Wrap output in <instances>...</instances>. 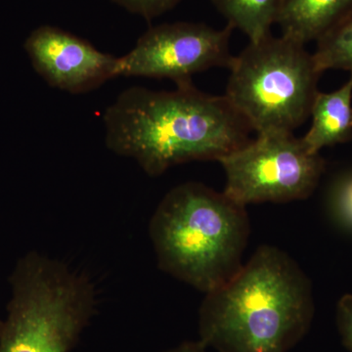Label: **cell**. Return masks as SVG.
I'll list each match as a JSON object with an SVG mask.
<instances>
[{
	"label": "cell",
	"mask_w": 352,
	"mask_h": 352,
	"mask_svg": "<svg viewBox=\"0 0 352 352\" xmlns=\"http://www.w3.org/2000/svg\"><path fill=\"white\" fill-rule=\"evenodd\" d=\"M127 12L151 22L160 16L173 10L183 0H110Z\"/></svg>",
	"instance_id": "obj_13"
},
{
	"label": "cell",
	"mask_w": 352,
	"mask_h": 352,
	"mask_svg": "<svg viewBox=\"0 0 352 352\" xmlns=\"http://www.w3.org/2000/svg\"><path fill=\"white\" fill-rule=\"evenodd\" d=\"M316 43L314 58L321 73L342 69L352 74V15Z\"/></svg>",
	"instance_id": "obj_12"
},
{
	"label": "cell",
	"mask_w": 352,
	"mask_h": 352,
	"mask_svg": "<svg viewBox=\"0 0 352 352\" xmlns=\"http://www.w3.org/2000/svg\"><path fill=\"white\" fill-rule=\"evenodd\" d=\"M164 352H207V346L201 344L200 340L197 342H184L173 349Z\"/></svg>",
	"instance_id": "obj_16"
},
{
	"label": "cell",
	"mask_w": 352,
	"mask_h": 352,
	"mask_svg": "<svg viewBox=\"0 0 352 352\" xmlns=\"http://www.w3.org/2000/svg\"><path fill=\"white\" fill-rule=\"evenodd\" d=\"M32 68L50 87L69 94L94 91L118 78L119 57L55 25H43L24 43Z\"/></svg>",
	"instance_id": "obj_8"
},
{
	"label": "cell",
	"mask_w": 352,
	"mask_h": 352,
	"mask_svg": "<svg viewBox=\"0 0 352 352\" xmlns=\"http://www.w3.org/2000/svg\"><path fill=\"white\" fill-rule=\"evenodd\" d=\"M229 69L224 95L256 133H294L310 117L322 73L305 44L270 34L250 41Z\"/></svg>",
	"instance_id": "obj_5"
},
{
	"label": "cell",
	"mask_w": 352,
	"mask_h": 352,
	"mask_svg": "<svg viewBox=\"0 0 352 352\" xmlns=\"http://www.w3.org/2000/svg\"><path fill=\"white\" fill-rule=\"evenodd\" d=\"M226 176L223 193L243 206L305 200L314 194L326 163L294 133L258 134L219 160Z\"/></svg>",
	"instance_id": "obj_6"
},
{
	"label": "cell",
	"mask_w": 352,
	"mask_h": 352,
	"mask_svg": "<svg viewBox=\"0 0 352 352\" xmlns=\"http://www.w3.org/2000/svg\"><path fill=\"white\" fill-rule=\"evenodd\" d=\"M227 25L244 32L251 43L271 34L277 24L284 0H210Z\"/></svg>",
	"instance_id": "obj_11"
},
{
	"label": "cell",
	"mask_w": 352,
	"mask_h": 352,
	"mask_svg": "<svg viewBox=\"0 0 352 352\" xmlns=\"http://www.w3.org/2000/svg\"><path fill=\"white\" fill-rule=\"evenodd\" d=\"M314 310L302 268L263 245L227 283L206 294L199 340L219 352H288L309 331Z\"/></svg>",
	"instance_id": "obj_2"
},
{
	"label": "cell",
	"mask_w": 352,
	"mask_h": 352,
	"mask_svg": "<svg viewBox=\"0 0 352 352\" xmlns=\"http://www.w3.org/2000/svg\"><path fill=\"white\" fill-rule=\"evenodd\" d=\"M250 234L245 206L200 182L170 190L149 223L159 267L205 294L241 270Z\"/></svg>",
	"instance_id": "obj_3"
},
{
	"label": "cell",
	"mask_w": 352,
	"mask_h": 352,
	"mask_svg": "<svg viewBox=\"0 0 352 352\" xmlns=\"http://www.w3.org/2000/svg\"><path fill=\"white\" fill-rule=\"evenodd\" d=\"M103 122L108 149L153 177L189 162H219L248 144L254 131L226 95L206 94L193 82L170 91L127 88Z\"/></svg>",
	"instance_id": "obj_1"
},
{
	"label": "cell",
	"mask_w": 352,
	"mask_h": 352,
	"mask_svg": "<svg viewBox=\"0 0 352 352\" xmlns=\"http://www.w3.org/2000/svg\"><path fill=\"white\" fill-rule=\"evenodd\" d=\"M233 29H214L204 23L175 22L150 27L135 45L119 57L118 78L170 80L175 85L192 82V76L232 63Z\"/></svg>",
	"instance_id": "obj_7"
},
{
	"label": "cell",
	"mask_w": 352,
	"mask_h": 352,
	"mask_svg": "<svg viewBox=\"0 0 352 352\" xmlns=\"http://www.w3.org/2000/svg\"><path fill=\"white\" fill-rule=\"evenodd\" d=\"M333 206L340 221L352 228V173L342 178L336 186Z\"/></svg>",
	"instance_id": "obj_14"
},
{
	"label": "cell",
	"mask_w": 352,
	"mask_h": 352,
	"mask_svg": "<svg viewBox=\"0 0 352 352\" xmlns=\"http://www.w3.org/2000/svg\"><path fill=\"white\" fill-rule=\"evenodd\" d=\"M336 322L342 344L352 352V295L346 294L340 298L336 309Z\"/></svg>",
	"instance_id": "obj_15"
},
{
	"label": "cell",
	"mask_w": 352,
	"mask_h": 352,
	"mask_svg": "<svg viewBox=\"0 0 352 352\" xmlns=\"http://www.w3.org/2000/svg\"><path fill=\"white\" fill-rule=\"evenodd\" d=\"M0 352H71L96 312L94 284L62 261L25 254L10 277Z\"/></svg>",
	"instance_id": "obj_4"
},
{
	"label": "cell",
	"mask_w": 352,
	"mask_h": 352,
	"mask_svg": "<svg viewBox=\"0 0 352 352\" xmlns=\"http://www.w3.org/2000/svg\"><path fill=\"white\" fill-rule=\"evenodd\" d=\"M352 15V0H284L277 25L282 36L317 41Z\"/></svg>",
	"instance_id": "obj_10"
},
{
	"label": "cell",
	"mask_w": 352,
	"mask_h": 352,
	"mask_svg": "<svg viewBox=\"0 0 352 352\" xmlns=\"http://www.w3.org/2000/svg\"><path fill=\"white\" fill-rule=\"evenodd\" d=\"M312 122L302 138L312 154L323 148L349 142L352 139V74L349 80L333 92H319L312 104Z\"/></svg>",
	"instance_id": "obj_9"
}]
</instances>
